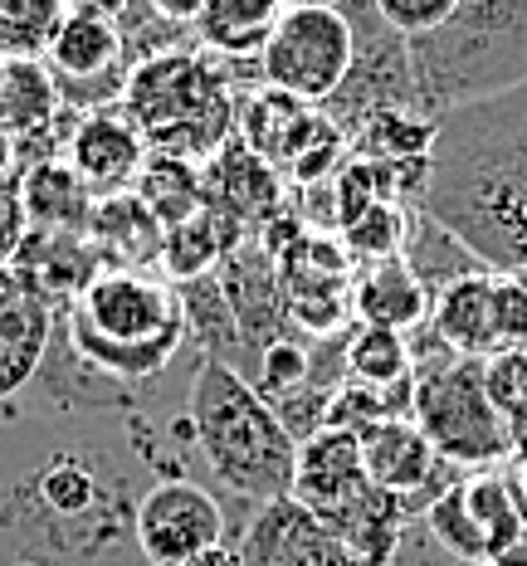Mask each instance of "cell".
<instances>
[{"label":"cell","instance_id":"cell-5","mask_svg":"<svg viewBox=\"0 0 527 566\" xmlns=\"http://www.w3.org/2000/svg\"><path fill=\"white\" fill-rule=\"evenodd\" d=\"M415 108L425 117L527 88V0H460L425 40H405Z\"/></svg>","mask_w":527,"mask_h":566},{"label":"cell","instance_id":"cell-13","mask_svg":"<svg viewBox=\"0 0 527 566\" xmlns=\"http://www.w3.org/2000/svg\"><path fill=\"white\" fill-rule=\"evenodd\" d=\"M357 444H361V469H367V483L391 499H401L410 513H425L430 499L444 489L440 474L454 464H444L435 454V444L425 440L410 416H391V420H377L367 430H357Z\"/></svg>","mask_w":527,"mask_h":566},{"label":"cell","instance_id":"cell-17","mask_svg":"<svg viewBox=\"0 0 527 566\" xmlns=\"http://www.w3.org/2000/svg\"><path fill=\"white\" fill-rule=\"evenodd\" d=\"M205 196L220 216H230L240 230L264 226L278 210V181L264 157H254L240 137H230L215 157L205 161Z\"/></svg>","mask_w":527,"mask_h":566},{"label":"cell","instance_id":"cell-35","mask_svg":"<svg viewBox=\"0 0 527 566\" xmlns=\"http://www.w3.org/2000/svg\"><path fill=\"white\" fill-rule=\"evenodd\" d=\"M284 6H342V0H284Z\"/></svg>","mask_w":527,"mask_h":566},{"label":"cell","instance_id":"cell-25","mask_svg":"<svg viewBox=\"0 0 527 566\" xmlns=\"http://www.w3.org/2000/svg\"><path fill=\"white\" fill-rule=\"evenodd\" d=\"M64 15V0H0V59H44Z\"/></svg>","mask_w":527,"mask_h":566},{"label":"cell","instance_id":"cell-20","mask_svg":"<svg viewBox=\"0 0 527 566\" xmlns=\"http://www.w3.org/2000/svg\"><path fill=\"white\" fill-rule=\"evenodd\" d=\"M284 10V0H205V10L196 15V44L225 64L260 59Z\"/></svg>","mask_w":527,"mask_h":566},{"label":"cell","instance_id":"cell-24","mask_svg":"<svg viewBox=\"0 0 527 566\" xmlns=\"http://www.w3.org/2000/svg\"><path fill=\"white\" fill-rule=\"evenodd\" d=\"M342 371L347 381H361V386H410L415 367H410L405 333H386V327L361 323V333H351L342 347Z\"/></svg>","mask_w":527,"mask_h":566},{"label":"cell","instance_id":"cell-30","mask_svg":"<svg viewBox=\"0 0 527 566\" xmlns=\"http://www.w3.org/2000/svg\"><path fill=\"white\" fill-rule=\"evenodd\" d=\"M25 206H20V186H0V269L15 264L20 244H25Z\"/></svg>","mask_w":527,"mask_h":566},{"label":"cell","instance_id":"cell-27","mask_svg":"<svg viewBox=\"0 0 527 566\" xmlns=\"http://www.w3.org/2000/svg\"><path fill=\"white\" fill-rule=\"evenodd\" d=\"M484 381L494 396L503 424H508L513 444L527 450V352H498L484 361Z\"/></svg>","mask_w":527,"mask_h":566},{"label":"cell","instance_id":"cell-3","mask_svg":"<svg viewBox=\"0 0 527 566\" xmlns=\"http://www.w3.org/2000/svg\"><path fill=\"white\" fill-rule=\"evenodd\" d=\"M78 357L123 386H161L201 352L191 347L181 283L161 269H98L64 308Z\"/></svg>","mask_w":527,"mask_h":566},{"label":"cell","instance_id":"cell-34","mask_svg":"<svg viewBox=\"0 0 527 566\" xmlns=\"http://www.w3.org/2000/svg\"><path fill=\"white\" fill-rule=\"evenodd\" d=\"M513 493H518V503H523V513H527V454L518 459V469H513Z\"/></svg>","mask_w":527,"mask_h":566},{"label":"cell","instance_id":"cell-8","mask_svg":"<svg viewBox=\"0 0 527 566\" xmlns=\"http://www.w3.org/2000/svg\"><path fill=\"white\" fill-rule=\"evenodd\" d=\"M351 59H357V34L337 6H288L284 20L268 34L260 64V84L274 93L327 108L337 88L347 84Z\"/></svg>","mask_w":527,"mask_h":566},{"label":"cell","instance_id":"cell-18","mask_svg":"<svg viewBox=\"0 0 527 566\" xmlns=\"http://www.w3.org/2000/svg\"><path fill=\"white\" fill-rule=\"evenodd\" d=\"M430 303L435 293L415 279V269L401 259H381L367 264L351 283V308L367 327H386V333H415L430 323Z\"/></svg>","mask_w":527,"mask_h":566},{"label":"cell","instance_id":"cell-7","mask_svg":"<svg viewBox=\"0 0 527 566\" xmlns=\"http://www.w3.org/2000/svg\"><path fill=\"white\" fill-rule=\"evenodd\" d=\"M410 420L425 430L435 454L454 469H488L518 454L508 424H503L494 396L484 381V361L454 357L435 371L415 376V396H410Z\"/></svg>","mask_w":527,"mask_h":566},{"label":"cell","instance_id":"cell-33","mask_svg":"<svg viewBox=\"0 0 527 566\" xmlns=\"http://www.w3.org/2000/svg\"><path fill=\"white\" fill-rule=\"evenodd\" d=\"M181 566H244V562H240V552L234 547H210V552H201V557H191Z\"/></svg>","mask_w":527,"mask_h":566},{"label":"cell","instance_id":"cell-2","mask_svg":"<svg viewBox=\"0 0 527 566\" xmlns=\"http://www.w3.org/2000/svg\"><path fill=\"white\" fill-rule=\"evenodd\" d=\"M420 210L484 269L527 279V88L440 117Z\"/></svg>","mask_w":527,"mask_h":566},{"label":"cell","instance_id":"cell-16","mask_svg":"<svg viewBox=\"0 0 527 566\" xmlns=\"http://www.w3.org/2000/svg\"><path fill=\"white\" fill-rule=\"evenodd\" d=\"M430 333H435L454 357L488 361L498 357V323H494V269H478L454 283H444L430 303Z\"/></svg>","mask_w":527,"mask_h":566},{"label":"cell","instance_id":"cell-15","mask_svg":"<svg viewBox=\"0 0 527 566\" xmlns=\"http://www.w3.org/2000/svg\"><path fill=\"white\" fill-rule=\"evenodd\" d=\"M367 489L371 483L367 469H361V444L351 430H318L313 440L298 444V469H293V493H288L293 503H303L318 517H333Z\"/></svg>","mask_w":527,"mask_h":566},{"label":"cell","instance_id":"cell-26","mask_svg":"<svg viewBox=\"0 0 527 566\" xmlns=\"http://www.w3.org/2000/svg\"><path fill=\"white\" fill-rule=\"evenodd\" d=\"M410 240V216L391 200H377L361 216H351L342 226V250L367 259V264H381V259H401Z\"/></svg>","mask_w":527,"mask_h":566},{"label":"cell","instance_id":"cell-6","mask_svg":"<svg viewBox=\"0 0 527 566\" xmlns=\"http://www.w3.org/2000/svg\"><path fill=\"white\" fill-rule=\"evenodd\" d=\"M123 108L143 127L147 147L161 157H181L205 167L234 137V93L230 64L205 50H181L147 59L127 74Z\"/></svg>","mask_w":527,"mask_h":566},{"label":"cell","instance_id":"cell-22","mask_svg":"<svg viewBox=\"0 0 527 566\" xmlns=\"http://www.w3.org/2000/svg\"><path fill=\"white\" fill-rule=\"evenodd\" d=\"M20 206H25L30 230L84 234L88 240V220H93V206H98V200H93L88 186L64 167V157H54V161H40V167L25 171V181H20Z\"/></svg>","mask_w":527,"mask_h":566},{"label":"cell","instance_id":"cell-29","mask_svg":"<svg viewBox=\"0 0 527 566\" xmlns=\"http://www.w3.org/2000/svg\"><path fill=\"white\" fill-rule=\"evenodd\" d=\"M494 323L503 352H527V279L494 274Z\"/></svg>","mask_w":527,"mask_h":566},{"label":"cell","instance_id":"cell-23","mask_svg":"<svg viewBox=\"0 0 527 566\" xmlns=\"http://www.w3.org/2000/svg\"><path fill=\"white\" fill-rule=\"evenodd\" d=\"M133 196L143 200L147 216L157 220L161 230H171V226H181V220L201 216V210L210 206V196H205V167L151 151L143 176H137V186H133Z\"/></svg>","mask_w":527,"mask_h":566},{"label":"cell","instance_id":"cell-14","mask_svg":"<svg viewBox=\"0 0 527 566\" xmlns=\"http://www.w3.org/2000/svg\"><path fill=\"white\" fill-rule=\"evenodd\" d=\"M234 552H240L244 566H361L327 533L318 513H308L293 499H278L254 513V523L244 527Z\"/></svg>","mask_w":527,"mask_h":566},{"label":"cell","instance_id":"cell-21","mask_svg":"<svg viewBox=\"0 0 527 566\" xmlns=\"http://www.w3.org/2000/svg\"><path fill=\"white\" fill-rule=\"evenodd\" d=\"M240 244H244V230L234 226L230 216H220L215 206H205L201 216L181 220V226H171L167 234H161L157 269L171 283H191V279L215 274Z\"/></svg>","mask_w":527,"mask_h":566},{"label":"cell","instance_id":"cell-4","mask_svg":"<svg viewBox=\"0 0 527 566\" xmlns=\"http://www.w3.org/2000/svg\"><path fill=\"white\" fill-rule=\"evenodd\" d=\"M186 420H191L196 459H201L205 479L215 483V493L234 509V527L244 537L254 513L293 493L298 440L240 371L210 357L191 381Z\"/></svg>","mask_w":527,"mask_h":566},{"label":"cell","instance_id":"cell-10","mask_svg":"<svg viewBox=\"0 0 527 566\" xmlns=\"http://www.w3.org/2000/svg\"><path fill=\"white\" fill-rule=\"evenodd\" d=\"M44 64H50L59 84L64 113H93L123 103L127 74H133L117 20H98V15H64Z\"/></svg>","mask_w":527,"mask_h":566},{"label":"cell","instance_id":"cell-11","mask_svg":"<svg viewBox=\"0 0 527 566\" xmlns=\"http://www.w3.org/2000/svg\"><path fill=\"white\" fill-rule=\"evenodd\" d=\"M59 157H64V167L88 186L93 200H113V196H127L137 186L151 147H147L143 127L127 117L123 103H113V108L74 113Z\"/></svg>","mask_w":527,"mask_h":566},{"label":"cell","instance_id":"cell-1","mask_svg":"<svg viewBox=\"0 0 527 566\" xmlns=\"http://www.w3.org/2000/svg\"><path fill=\"white\" fill-rule=\"evenodd\" d=\"M171 474H201L186 406H0V566H147L137 509Z\"/></svg>","mask_w":527,"mask_h":566},{"label":"cell","instance_id":"cell-9","mask_svg":"<svg viewBox=\"0 0 527 566\" xmlns=\"http://www.w3.org/2000/svg\"><path fill=\"white\" fill-rule=\"evenodd\" d=\"M137 547L147 566H181L210 547H240V527L210 479L171 474L151 483L137 509Z\"/></svg>","mask_w":527,"mask_h":566},{"label":"cell","instance_id":"cell-36","mask_svg":"<svg viewBox=\"0 0 527 566\" xmlns=\"http://www.w3.org/2000/svg\"><path fill=\"white\" fill-rule=\"evenodd\" d=\"M6 64H10V59H0V78H6Z\"/></svg>","mask_w":527,"mask_h":566},{"label":"cell","instance_id":"cell-19","mask_svg":"<svg viewBox=\"0 0 527 566\" xmlns=\"http://www.w3.org/2000/svg\"><path fill=\"white\" fill-rule=\"evenodd\" d=\"M161 234L167 230L147 216V206L133 191L98 200L88 220V244L103 269H157Z\"/></svg>","mask_w":527,"mask_h":566},{"label":"cell","instance_id":"cell-31","mask_svg":"<svg viewBox=\"0 0 527 566\" xmlns=\"http://www.w3.org/2000/svg\"><path fill=\"white\" fill-rule=\"evenodd\" d=\"M151 10H157L161 20H171V25H186V30H196V15L205 10V0H147Z\"/></svg>","mask_w":527,"mask_h":566},{"label":"cell","instance_id":"cell-28","mask_svg":"<svg viewBox=\"0 0 527 566\" xmlns=\"http://www.w3.org/2000/svg\"><path fill=\"white\" fill-rule=\"evenodd\" d=\"M454 6L460 0H377V15L401 40H425V34H435L454 15Z\"/></svg>","mask_w":527,"mask_h":566},{"label":"cell","instance_id":"cell-32","mask_svg":"<svg viewBox=\"0 0 527 566\" xmlns=\"http://www.w3.org/2000/svg\"><path fill=\"white\" fill-rule=\"evenodd\" d=\"M133 0H64L68 15H98V20H117Z\"/></svg>","mask_w":527,"mask_h":566},{"label":"cell","instance_id":"cell-12","mask_svg":"<svg viewBox=\"0 0 527 566\" xmlns=\"http://www.w3.org/2000/svg\"><path fill=\"white\" fill-rule=\"evenodd\" d=\"M64 303L25 264L0 269V406H10L40 371Z\"/></svg>","mask_w":527,"mask_h":566}]
</instances>
